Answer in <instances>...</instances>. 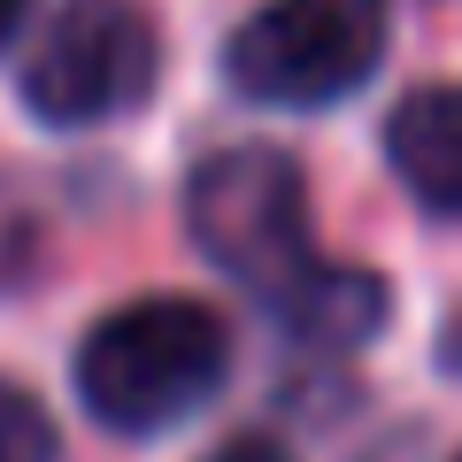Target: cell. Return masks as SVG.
Returning a JSON list of instances; mask_svg holds the SVG:
<instances>
[{
    "mask_svg": "<svg viewBox=\"0 0 462 462\" xmlns=\"http://www.w3.org/2000/svg\"><path fill=\"white\" fill-rule=\"evenodd\" d=\"M162 78L154 16L132 0H69L23 54V100L47 124H108L132 116Z\"/></svg>",
    "mask_w": 462,
    "mask_h": 462,
    "instance_id": "obj_4",
    "label": "cell"
},
{
    "mask_svg": "<svg viewBox=\"0 0 462 462\" xmlns=\"http://www.w3.org/2000/svg\"><path fill=\"white\" fill-rule=\"evenodd\" d=\"M231 331L185 293H154L100 316L78 346V401L108 431H170L224 385Z\"/></svg>",
    "mask_w": 462,
    "mask_h": 462,
    "instance_id": "obj_1",
    "label": "cell"
},
{
    "mask_svg": "<svg viewBox=\"0 0 462 462\" xmlns=\"http://www.w3.org/2000/svg\"><path fill=\"white\" fill-rule=\"evenodd\" d=\"M23 16H32V0H0V47L23 32Z\"/></svg>",
    "mask_w": 462,
    "mask_h": 462,
    "instance_id": "obj_10",
    "label": "cell"
},
{
    "mask_svg": "<svg viewBox=\"0 0 462 462\" xmlns=\"http://www.w3.org/2000/svg\"><path fill=\"white\" fill-rule=\"evenodd\" d=\"M385 62V0H263L224 47V78L270 108H331Z\"/></svg>",
    "mask_w": 462,
    "mask_h": 462,
    "instance_id": "obj_3",
    "label": "cell"
},
{
    "mask_svg": "<svg viewBox=\"0 0 462 462\" xmlns=\"http://www.w3.org/2000/svg\"><path fill=\"white\" fill-rule=\"evenodd\" d=\"M285 331L309 346H363L370 331L385 324V278L378 270H339V263H316L293 293L278 300Z\"/></svg>",
    "mask_w": 462,
    "mask_h": 462,
    "instance_id": "obj_6",
    "label": "cell"
},
{
    "mask_svg": "<svg viewBox=\"0 0 462 462\" xmlns=\"http://www.w3.org/2000/svg\"><path fill=\"white\" fill-rule=\"evenodd\" d=\"M0 462H54V424L32 393L0 385Z\"/></svg>",
    "mask_w": 462,
    "mask_h": 462,
    "instance_id": "obj_7",
    "label": "cell"
},
{
    "mask_svg": "<svg viewBox=\"0 0 462 462\" xmlns=\"http://www.w3.org/2000/svg\"><path fill=\"white\" fill-rule=\"evenodd\" d=\"M385 147H393V170L424 208L462 216V85H424L393 108L385 124Z\"/></svg>",
    "mask_w": 462,
    "mask_h": 462,
    "instance_id": "obj_5",
    "label": "cell"
},
{
    "mask_svg": "<svg viewBox=\"0 0 462 462\" xmlns=\"http://www.w3.org/2000/svg\"><path fill=\"white\" fill-rule=\"evenodd\" d=\"M439 363H447V370H455V378H462V309H455V324L439 331Z\"/></svg>",
    "mask_w": 462,
    "mask_h": 462,
    "instance_id": "obj_9",
    "label": "cell"
},
{
    "mask_svg": "<svg viewBox=\"0 0 462 462\" xmlns=\"http://www.w3.org/2000/svg\"><path fill=\"white\" fill-rule=\"evenodd\" d=\"M185 224H193L200 254L216 270L247 285L263 300H285L316 270L309 247V185H300L293 154L278 147H224L193 170L185 185Z\"/></svg>",
    "mask_w": 462,
    "mask_h": 462,
    "instance_id": "obj_2",
    "label": "cell"
},
{
    "mask_svg": "<svg viewBox=\"0 0 462 462\" xmlns=\"http://www.w3.org/2000/svg\"><path fill=\"white\" fill-rule=\"evenodd\" d=\"M208 462H293V455H285L278 439H231V447H216Z\"/></svg>",
    "mask_w": 462,
    "mask_h": 462,
    "instance_id": "obj_8",
    "label": "cell"
}]
</instances>
